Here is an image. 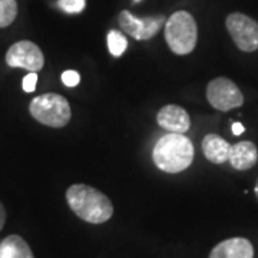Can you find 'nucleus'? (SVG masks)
<instances>
[{"label": "nucleus", "instance_id": "f257e3e1", "mask_svg": "<svg viewBox=\"0 0 258 258\" xmlns=\"http://www.w3.org/2000/svg\"><path fill=\"white\" fill-rule=\"evenodd\" d=\"M69 208L89 224H103L113 215L112 201L99 189L86 184H75L66 191Z\"/></svg>", "mask_w": 258, "mask_h": 258}, {"label": "nucleus", "instance_id": "6ab92c4d", "mask_svg": "<svg viewBox=\"0 0 258 258\" xmlns=\"http://www.w3.org/2000/svg\"><path fill=\"white\" fill-rule=\"evenodd\" d=\"M5 222H6V210H5L3 204L0 203V231L3 230Z\"/></svg>", "mask_w": 258, "mask_h": 258}, {"label": "nucleus", "instance_id": "4be33fe9", "mask_svg": "<svg viewBox=\"0 0 258 258\" xmlns=\"http://www.w3.org/2000/svg\"><path fill=\"white\" fill-rule=\"evenodd\" d=\"M134 2H137V3H138V2H139V0H134Z\"/></svg>", "mask_w": 258, "mask_h": 258}, {"label": "nucleus", "instance_id": "423d86ee", "mask_svg": "<svg viewBox=\"0 0 258 258\" xmlns=\"http://www.w3.org/2000/svg\"><path fill=\"white\" fill-rule=\"evenodd\" d=\"M207 99L214 109L227 112L240 108L244 103V96L240 88L228 78H215L207 86Z\"/></svg>", "mask_w": 258, "mask_h": 258}, {"label": "nucleus", "instance_id": "412c9836", "mask_svg": "<svg viewBox=\"0 0 258 258\" xmlns=\"http://www.w3.org/2000/svg\"><path fill=\"white\" fill-rule=\"evenodd\" d=\"M254 192H255V195H257V198H258V179H257V182H255V188H254Z\"/></svg>", "mask_w": 258, "mask_h": 258}, {"label": "nucleus", "instance_id": "f03ea898", "mask_svg": "<svg viewBox=\"0 0 258 258\" xmlns=\"http://www.w3.org/2000/svg\"><path fill=\"white\" fill-rule=\"evenodd\" d=\"M155 165L166 174L185 171L194 161V145L184 134H166L158 139L152 151Z\"/></svg>", "mask_w": 258, "mask_h": 258}, {"label": "nucleus", "instance_id": "39448f33", "mask_svg": "<svg viewBox=\"0 0 258 258\" xmlns=\"http://www.w3.org/2000/svg\"><path fill=\"white\" fill-rule=\"evenodd\" d=\"M225 26L235 46L242 52H255L258 49V22L244 13H231Z\"/></svg>", "mask_w": 258, "mask_h": 258}, {"label": "nucleus", "instance_id": "a211bd4d", "mask_svg": "<svg viewBox=\"0 0 258 258\" xmlns=\"http://www.w3.org/2000/svg\"><path fill=\"white\" fill-rule=\"evenodd\" d=\"M36 82H37V74L36 72H30L23 78V91L25 92H35L36 89Z\"/></svg>", "mask_w": 258, "mask_h": 258}, {"label": "nucleus", "instance_id": "f8f14e48", "mask_svg": "<svg viewBox=\"0 0 258 258\" xmlns=\"http://www.w3.org/2000/svg\"><path fill=\"white\" fill-rule=\"evenodd\" d=\"M231 144L217 134H208L203 139V152L205 158L217 165H221L228 161Z\"/></svg>", "mask_w": 258, "mask_h": 258}, {"label": "nucleus", "instance_id": "aec40b11", "mask_svg": "<svg viewBox=\"0 0 258 258\" xmlns=\"http://www.w3.org/2000/svg\"><path fill=\"white\" fill-rule=\"evenodd\" d=\"M242 132H244V126L241 125L240 122L232 123V134H234V135H237V137H238V135H241Z\"/></svg>", "mask_w": 258, "mask_h": 258}, {"label": "nucleus", "instance_id": "6e6552de", "mask_svg": "<svg viewBox=\"0 0 258 258\" xmlns=\"http://www.w3.org/2000/svg\"><path fill=\"white\" fill-rule=\"evenodd\" d=\"M164 16H149L139 19L129 10H122L119 15L120 29L137 40H149L157 35L159 29L165 25Z\"/></svg>", "mask_w": 258, "mask_h": 258}, {"label": "nucleus", "instance_id": "9d476101", "mask_svg": "<svg viewBox=\"0 0 258 258\" xmlns=\"http://www.w3.org/2000/svg\"><path fill=\"white\" fill-rule=\"evenodd\" d=\"M210 258H254V247L247 238H228L211 249Z\"/></svg>", "mask_w": 258, "mask_h": 258}, {"label": "nucleus", "instance_id": "f3484780", "mask_svg": "<svg viewBox=\"0 0 258 258\" xmlns=\"http://www.w3.org/2000/svg\"><path fill=\"white\" fill-rule=\"evenodd\" d=\"M62 82L68 86V88H74L78 83L81 82V76L76 71H64L62 74Z\"/></svg>", "mask_w": 258, "mask_h": 258}, {"label": "nucleus", "instance_id": "4468645a", "mask_svg": "<svg viewBox=\"0 0 258 258\" xmlns=\"http://www.w3.org/2000/svg\"><path fill=\"white\" fill-rule=\"evenodd\" d=\"M18 16L16 0H0V29L10 26Z\"/></svg>", "mask_w": 258, "mask_h": 258}, {"label": "nucleus", "instance_id": "1a4fd4ad", "mask_svg": "<svg viewBox=\"0 0 258 258\" xmlns=\"http://www.w3.org/2000/svg\"><path fill=\"white\" fill-rule=\"evenodd\" d=\"M158 125L172 134H185L191 128V118L184 108L178 105H166L157 115Z\"/></svg>", "mask_w": 258, "mask_h": 258}, {"label": "nucleus", "instance_id": "2eb2a0df", "mask_svg": "<svg viewBox=\"0 0 258 258\" xmlns=\"http://www.w3.org/2000/svg\"><path fill=\"white\" fill-rule=\"evenodd\" d=\"M108 47H109L112 56L119 57L125 53V50L128 47V40L119 30H111L108 33Z\"/></svg>", "mask_w": 258, "mask_h": 258}, {"label": "nucleus", "instance_id": "0eeeda50", "mask_svg": "<svg viewBox=\"0 0 258 258\" xmlns=\"http://www.w3.org/2000/svg\"><path fill=\"white\" fill-rule=\"evenodd\" d=\"M6 63L10 68H22L29 72H39L45 64V56L40 47L30 40L13 43L6 53Z\"/></svg>", "mask_w": 258, "mask_h": 258}, {"label": "nucleus", "instance_id": "ddd939ff", "mask_svg": "<svg viewBox=\"0 0 258 258\" xmlns=\"http://www.w3.org/2000/svg\"><path fill=\"white\" fill-rule=\"evenodd\" d=\"M0 258H35L29 244L20 235H9L0 244Z\"/></svg>", "mask_w": 258, "mask_h": 258}, {"label": "nucleus", "instance_id": "9b49d317", "mask_svg": "<svg viewBox=\"0 0 258 258\" xmlns=\"http://www.w3.org/2000/svg\"><path fill=\"white\" fill-rule=\"evenodd\" d=\"M228 161L232 168L238 171H247L258 162V149L251 141H241L231 145Z\"/></svg>", "mask_w": 258, "mask_h": 258}, {"label": "nucleus", "instance_id": "7ed1b4c3", "mask_svg": "<svg viewBox=\"0 0 258 258\" xmlns=\"http://www.w3.org/2000/svg\"><path fill=\"white\" fill-rule=\"evenodd\" d=\"M165 40L175 55L191 53L198 40V26L189 12L178 10L165 22Z\"/></svg>", "mask_w": 258, "mask_h": 258}, {"label": "nucleus", "instance_id": "dca6fc26", "mask_svg": "<svg viewBox=\"0 0 258 258\" xmlns=\"http://www.w3.org/2000/svg\"><path fill=\"white\" fill-rule=\"evenodd\" d=\"M57 6L69 15H76L85 9L86 0H57Z\"/></svg>", "mask_w": 258, "mask_h": 258}, {"label": "nucleus", "instance_id": "20e7f679", "mask_svg": "<svg viewBox=\"0 0 258 258\" xmlns=\"http://www.w3.org/2000/svg\"><path fill=\"white\" fill-rule=\"evenodd\" d=\"M29 111L37 122L50 128H63L72 118L71 105L66 98L52 92L33 98Z\"/></svg>", "mask_w": 258, "mask_h": 258}]
</instances>
